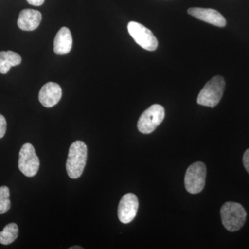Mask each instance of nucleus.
Segmentation results:
<instances>
[{
  "instance_id": "f03ea898",
  "label": "nucleus",
  "mask_w": 249,
  "mask_h": 249,
  "mask_svg": "<svg viewBox=\"0 0 249 249\" xmlns=\"http://www.w3.org/2000/svg\"><path fill=\"white\" fill-rule=\"evenodd\" d=\"M220 213L223 225L229 231H237L245 225L247 212L238 203H225L221 208Z\"/></svg>"
},
{
  "instance_id": "9b49d317",
  "label": "nucleus",
  "mask_w": 249,
  "mask_h": 249,
  "mask_svg": "<svg viewBox=\"0 0 249 249\" xmlns=\"http://www.w3.org/2000/svg\"><path fill=\"white\" fill-rule=\"evenodd\" d=\"M42 20L40 11L34 9H24L19 13L18 26L21 30L31 31L37 29Z\"/></svg>"
},
{
  "instance_id": "9d476101",
  "label": "nucleus",
  "mask_w": 249,
  "mask_h": 249,
  "mask_svg": "<svg viewBox=\"0 0 249 249\" xmlns=\"http://www.w3.org/2000/svg\"><path fill=\"white\" fill-rule=\"evenodd\" d=\"M38 97L39 101L44 107H53L61 99V88L57 83L49 82L41 88Z\"/></svg>"
},
{
  "instance_id": "dca6fc26",
  "label": "nucleus",
  "mask_w": 249,
  "mask_h": 249,
  "mask_svg": "<svg viewBox=\"0 0 249 249\" xmlns=\"http://www.w3.org/2000/svg\"><path fill=\"white\" fill-rule=\"evenodd\" d=\"M6 127H7V124H6V119L4 116L0 114V139L3 138L6 134Z\"/></svg>"
},
{
  "instance_id": "a211bd4d",
  "label": "nucleus",
  "mask_w": 249,
  "mask_h": 249,
  "mask_svg": "<svg viewBox=\"0 0 249 249\" xmlns=\"http://www.w3.org/2000/svg\"><path fill=\"white\" fill-rule=\"evenodd\" d=\"M27 1L29 4L35 6H41L45 2V0H27Z\"/></svg>"
},
{
  "instance_id": "39448f33",
  "label": "nucleus",
  "mask_w": 249,
  "mask_h": 249,
  "mask_svg": "<svg viewBox=\"0 0 249 249\" xmlns=\"http://www.w3.org/2000/svg\"><path fill=\"white\" fill-rule=\"evenodd\" d=\"M206 167L202 162H196L188 167L185 175L186 191L191 194H197L203 191L206 183Z\"/></svg>"
},
{
  "instance_id": "f8f14e48",
  "label": "nucleus",
  "mask_w": 249,
  "mask_h": 249,
  "mask_svg": "<svg viewBox=\"0 0 249 249\" xmlns=\"http://www.w3.org/2000/svg\"><path fill=\"white\" fill-rule=\"evenodd\" d=\"M73 45L71 31L67 27H62L55 36L53 42V51L57 55L70 53Z\"/></svg>"
},
{
  "instance_id": "ddd939ff",
  "label": "nucleus",
  "mask_w": 249,
  "mask_h": 249,
  "mask_svg": "<svg viewBox=\"0 0 249 249\" xmlns=\"http://www.w3.org/2000/svg\"><path fill=\"white\" fill-rule=\"evenodd\" d=\"M22 62L19 54L12 51L0 52V73L6 74L12 67L18 66Z\"/></svg>"
},
{
  "instance_id": "4468645a",
  "label": "nucleus",
  "mask_w": 249,
  "mask_h": 249,
  "mask_svg": "<svg viewBox=\"0 0 249 249\" xmlns=\"http://www.w3.org/2000/svg\"><path fill=\"white\" fill-rule=\"evenodd\" d=\"M19 229L17 224L11 223L7 224L0 232V243L1 245H9L18 238Z\"/></svg>"
},
{
  "instance_id": "6e6552de",
  "label": "nucleus",
  "mask_w": 249,
  "mask_h": 249,
  "mask_svg": "<svg viewBox=\"0 0 249 249\" xmlns=\"http://www.w3.org/2000/svg\"><path fill=\"white\" fill-rule=\"evenodd\" d=\"M139 200L133 193H127L123 196L118 208V217L123 224H129L137 216Z\"/></svg>"
},
{
  "instance_id": "0eeeda50",
  "label": "nucleus",
  "mask_w": 249,
  "mask_h": 249,
  "mask_svg": "<svg viewBox=\"0 0 249 249\" xmlns=\"http://www.w3.org/2000/svg\"><path fill=\"white\" fill-rule=\"evenodd\" d=\"M127 30L134 41L145 50L153 52L158 47V41L153 33L140 23L129 22Z\"/></svg>"
},
{
  "instance_id": "423d86ee",
  "label": "nucleus",
  "mask_w": 249,
  "mask_h": 249,
  "mask_svg": "<svg viewBox=\"0 0 249 249\" xmlns=\"http://www.w3.org/2000/svg\"><path fill=\"white\" fill-rule=\"evenodd\" d=\"M18 168L23 175L32 178L40 168V160L36 153L35 148L31 143L24 144L21 147L18 160Z\"/></svg>"
},
{
  "instance_id": "6ab92c4d",
  "label": "nucleus",
  "mask_w": 249,
  "mask_h": 249,
  "mask_svg": "<svg viewBox=\"0 0 249 249\" xmlns=\"http://www.w3.org/2000/svg\"><path fill=\"white\" fill-rule=\"evenodd\" d=\"M83 249L82 248V247H70V249Z\"/></svg>"
},
{
  "instance_id": "20e7f679",
  "label": "nucleus",
  "mask_w": 249,
  "mask_h": 249,
  "mask_svg": "<svg viewBox=\"0 0 249 249\" xmlns=\"http://www.w3.org/2000/svg\"><path fill=\"white\" fill-rule=\"evenodd\" d=\"M165 118V109L159 104L152 105L139 118L137 127L142 134L152 133Z\"/></svg>"
},
{
  "instance_id": "f257e3e1",
  "label": "nucleus",
  "mask_w": 249,
  "mask_h": 249,
  "mask_svg": "<svg viewBox=\"0 0 249 249\" xmlns=\"http://www.w3.org/2000/svg\"><path fill=\"white\" fill-rule=\"evenodd\" d=\"M88 160V147L84 142L76 141L71 144L67 157L66 169L70 178L76 179L81 176Z\"/></svg>"
},
{
  "instance_id": "2eb2a0df",
  "label": "nucleus",
  "mask_w": 249,
  "mask_h": 249,
  "mask_svg": "<svg viewBox=\"0 0 249 249\" xmlns=\"http://www.w3.org/2000/svg\"><path fill=\"white\" fill-rule=\"evenodd\" d=\"M11 206L9 188L6 186L0 187V214L6 213Z\"/></svg>"
},
{
  "instance_id": "1a4fd4ad",
  "label": "nucleus",
  "mask_w": 249,
  "mask_h": 249,
  "mask_svg": "<svg viewBox=\"0 0 249 249\" xmlns=\"http://www.w3.org/2000/svg\"><path fill=\"white\" fill-rule=\"evenodd\" d=\"M188 13L196 19L216 27H224L227 24V21L224 16L214 9L194 7L188 9Z\"/></svg>"
},
{
  "instance_id": "7ed1b4c3",
  "label": "nucleus",
  "mask_w": 249,
  "mask_h": 249,
  "mask_svg": "<svg viewBox=\"0 0 249 249\" xmlns=\"http://www.w3.org/2000/svg\"><path fill=\"white\" fill-rule=\"evenodd\" d=\"M225 85V80L222 76L213 77L205 85L198 95V104L206 107H215L222 99Z\"/></svg>"
},
{
  "instance_id": "f3484780",
  "label": "nucleus",
  "mask_w": 249,
  "mask_h": 249,
  "mask_svg": "<svg viewBox=\"0 0 249 249\" xmlns=\"http://www.w3.org/2000/svg\"><path fill=\"white\" fill-rule=\"evenodd\" d=\"M243 163L245 169L249 174V149L247 150L244 154L243 156Z\"/></svg>"
}]
</instances>
